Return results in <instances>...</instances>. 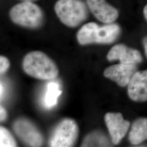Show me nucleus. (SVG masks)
I'll return each mask as SVG.
<instances>
[{"label": "nucleus", "mask_w": 147, "mask_h": 147, "mask_svg": "<svg viewBox=\"0 0 147 147\" xmlns=\"http://www.w3.org/2000/svg\"><path fill=\"white\" fill-rule=\"evenodd\" d=\"M62 91L59 89V84L55 82H49L47 86L46 93L44 97V104L48 108L53 107L56 105L58 96Z\"/></svg>", "instance_id": "obj_14"}, {"label": "nucleus", "mask_w": 147, "mask_h": 147, "mask_svg": "<svg viewBox=\"0 0 147 147\" xmlns=\"http://www.w3.org/2000/svg\"><path fill=\"white\" fill-rule=\"evenodd\" d=\"M129 139L131 143L137 145L147 140V118H141L133 123Z\"/></svg>", "instance_id": "obj_12"}, {"label": "nucleus", "mask_w": 147, "mask_h": 147, "mask_svg": "<svg viewBox=\"0 0 147 147\" xmlns=\"http://www.w3.org/2000/svg\"><path fill=\"white\" fill-rule=\"evenodd\" d=\"M87 3L89 10L101 22L110 24L118 17V11L107 3L106 0H87Z\"/></svg>", "instance_id": "obj_8"}, {"label": "nucleus", "mask_w": 147, "mask_h": 147, "mask_svg": "<svg viewBox=\"0 0 147 147\" xmlns=\"http://www.w3.org/2000/svg\"><path fill=\"white\" fill-rule=\"evenodd\" d=\"M23 68L28 75L40 80H53L58 75L56 64L45 53L40 51L28 53L24 59Z\"/></svg>", "instance_id": "obj_1"}, {"label": "nucleus", "mask_w": 147, "mask_h": 147, "mask_svg": "<svg viewBox=\"0 0 147 147\" xmlns=\"http://www.w3.org/2000/svg\"><path fill=\"white\" fill-rule=\"evenodd\" d=\"M98 27L99 26L94 22H89L82 27L77 34L79 43L81 45L96 43Z\"/></svg>", "instance_id": "obj_13"}, {"label": "nucleus", "mask_w": 147, "mask_h": 147, "mask_svg": "<svg viewBox=\"0 0 147 147\" xmlns=\"http://www.w3.org/2000/svg\"><path fill=\"white\" fill-rule=\"evenodd\" d=\"M143 45H144V51H145V53L147 57V37H146L143 41Z\"/></svg>", "instance_id": "obj_18"}, {"label": "nucleus", "mask_w": 147, "mask_h": 147, "mask_svg": "<svg viewBox=\"0 0 147 147\" xmlns=\"http://www.w3.org/2000/svg\"><path fill=\"white\" fill-rule=\"evenodd\" d=\"M127 92L133 101H147V70L135 72L128 84Z\"/></svg>", "instance_id": "obj_9"}, {"label": "nucleus", "mask_w": 147, "mask_h": 147, "mask_svg": "<svg viewBox=\"0 0 147 147\" xmlns=\"http://www.w3.org/2000/svg\"><path fill=\"white\" fill-rule=\"evenodd\" d=\"M78 135L76 123L71 119L62 121L56 127L50 140L51 147H71L74 145Z\"/></svg>", "instance_id": "obj_4"}, {"label": "nucleus", "mask_w": 147, "mask_h": 147, "mask_svg": "<svg viewBox=\"0 0 147 147\" xmlns=\"http://www.w3.org/2000/svg\"><path fill=\"white\" fill-rule=\"evenodd\" d=\"M105 120L112 141L115 144H118L125 136L130 123L125 121L120 113H108L105 116Z\"/></svg>", "instance_id": "obj_6"}, {"label": "nucleus", "mask_w": 147, "mask_h": 147, "mask_svg": "<svg viewBox=\"0 0 147 147\" xmlns=\"http://www.w3.org/2000/svg\"><path fill=\"white\" fill-rule=\"evenodd\" d=\"M3 93H4V88L2 84H1V98L2 99L3 95Z\"/></svg>", "instance_id": "obj_20"}, {"label": "nucleus", "mask_w": 147, "mask_h": 147, "mask_svg": "<svg viewBox=\"0 0 147 147\" xmlns=\"http://www.w3.org/2000/svg\"><path fill=\"white\" fill-rule=\"evenodd\" d=\"M143 14L144 17L146 18V19L147 20V5L144 7V9H143Z\"/></svg>", "instance_id": "obj_19"}, {"label": "nucleus", "mask_w": 147, "mask_h": 147, "mask_svg": "<svg viewBox=\"0 0 147 147\" xmlns=\"http://www.w3.org/2000/svg\"><path fill=\"white\" fill-rule=\"evenodd\" d=\"M136 70V64L120 63L106 69L104 75L106 78L115 81L121 87L128 85Z\"/></svg>", "instance_id": "obj_7"}, {"label": "nucleus", "mask_w": 147, "mask_h": 147, "mask_svg": "<svg viewBox=\"0 0 147 147\" xmlns=\"http://www.w3.org/2000/svg\"><path fill=\"white\" fill-rule=\"evenodd\" d=\"M7 117V113L5 109L1 106L0 107V119L1 121H4Z\"/></svg>", "instance_id": "obj_17"}, {"label": "nucleus", "mask_w": 147, "mask_h": 147, "mask_svg": "<svg viewBox=\"0 0 147 147\" xmlns=\"http://www.w3.org/2000/svg\"><path fill=\"white\" fill-rule=\"evenodd\" d=\"M25 1H32V0H25Z\"/></svg>", "instance_id": "obj_21"}, {"label": "nucleus", "mask_w": 147, "mask_h": 147, "mask_svg": "<svg viewBox=\"0 0 147 147\" xmlns=\"http://www.w3.org/2000/svg\"><path fill=\"white\" fill-rule=\"evenodd\" d=\"M9 67V62L8 59L3 56L0 57V73H4Z\"/></svg>", "instance_id": "obj_16"}, {"label": "nucleus", "mask_w": 147, "mask_h": 147, "mask_svg": "<svg viewBox=\"0 0 147 147\" xmlns=\"http://www.w3.org/2000/svg\"><path fill=\"white\" fill-rule=\"evenodd\" d=\"M121 33L120 27L115 24H109L103 26H99L96 43L110 44L114 42Z\"/></svg>", "instance_id": "obj_11"}, {"label": "nucleus", "mask_w": 147, "mask_h": 147, "mask_svg": "<svg viewBox=\"0 0 147 147\" xmlns=\"http://www.w3.org/2000/svg\"><path fill=\"white\" fill-rule=\"evenodd\" d=\"M14 130L16 135L27 144L32 147H40L42 145V134L30 121L24 119L16 121Z\"/></svg>", "instance_id": "obj_5"}, {"label": "nucleus", "mask_w": 147, "mask_h": 147, "mask_svg": "<svg viewBox=\"0 0 147 147\" xmlns=\"http://www.w3.org/2000/svg\"><path fill=\"white\" fill-rule=\"evenodd\" d=\"M10 16L16 24L31 28L40 26L44 19L40 7L31 1H25L14 6L10 11Z\"/></svg>", "instance_id": "obj_3"}, {"label": "nucleus", "mask_w": 147, "mask_h": 147, "mask_svg": "<svg viewBox=\"0 0 147 147\" xmlns=\"http://www.w3.org/2000/svg\"><path fill=\"white\" fill-rule=\"evenodd\" d=\"M55 11L62 22L71 27L78 26L88 16L87 6L80 0H58Z\"/></svg>", "instance_id": "obj_2"}, {"label": "nucleus", "mask_w": 147, "mask_h": 147, "mask_svg": "<svg viewBox=\"0 0 147 147\" xmlns=\"http://www.w3.org/2000/svg\"><path fill=\"white\" fill-rule=\"evenodd\" d=\"M15 140L9 131L3 127L0 128V147H16Z\"/></svg>", "instance_id": "obj_15"}, {"label": "nucleus", "mask_w": 147, "mask_h": 147, "mask_svg": "<svg viewBox=\"0 0 147 147\" xmlns=\"http://www.w3.org/2000/svg\"><path fill=\"white\" fill-rule=\"evenodd\" d=\"M109 61L119 60L121 63L136 64L141 62L142 57L136 50L127 47L123 44H117L112 47L108 53Z\"/></svg>", "instance_id": "obj_10"}]
</instances>
